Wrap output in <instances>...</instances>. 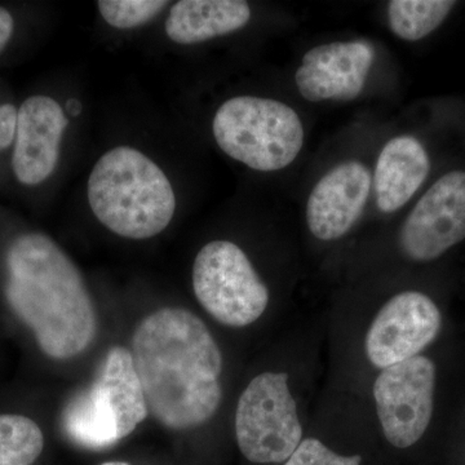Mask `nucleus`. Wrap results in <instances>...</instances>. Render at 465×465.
<instances>
[{"instance_id": "obj_1", "label": "nucleus", "mask_w": 465, "mask_h": 465, "mask_svg": "<svg viewBox=\"0 0 465 465\" xmlns=\"http://www.w3.org/2000/svg\"><path fill=\"white\" fill-rule=\"evenodd\" d=\"M134 366L149 412L174 430L203 425L223 399V356L200 317L182 308L159 309L134 333Z\"/></svg>"}, {"instance_id": "obj_2", "label": "nucleus", "mask_w": 465, "mask_h": 465, "mask_svg": "<svg viewBox=\"0 0 465 465\" xmlns=\"http://www.w3.org/2000/svg\"><path fill=\"white\" fill-rule=\"evenodd\" d=\"M5 299L52 360L84 353L96 338L97 317L74 262L47 235L23 234L7 251Z\"/></svg>"}, {"instance_id": "obj_3", "label": "nucleus", "mask_w": 465, "mask_h": 465, "mask_svg": "<svg viewBox=\"0 0 465 465\" xmlns=\"http://www.w3.org/2000/svg\"><path fill=\"white\" fill-rule=\"evenodd\" d=\"M88 202L97 220L128 240H148L170 225L176 210L173 185L162 168L128 146L109 150L88 179Z\"/></svg>"}, {"instance_id": "obj_4", "label": "nucleus", "mask_w": 465, "mask_h": 465, "mask_svg": "<svg viewBox=\"0 0 465 465\" xmlns=\"http://www.w3.org/2000/svg\"><path fill=\"white\" fill-rule=\"evenodd\" d=\"M148 415L131 351L112 347L94 381L66 403L63 427L76 445L100 450L130 436Z\"/></svg>"}, {"instance_id": "obj_5", "label": "nucleus", "mask_w": 465, "mask_h": 465, "mask_svg": "<svg viewBox=\"0 0 465 465\" xmlns=\"http://www.w3.org/2000/svg\"><path fill=\"white\" fill-rule=\"evenodd\" d=\"M213 131L225 154L262 173L290 166L304 145L298 113L281 101L262 97L226 101L216 112Z\"/></svg>"}, {"instance_id": "obj_6", "label": "nucleus", "mask_w": 465, "mask_h": 465, "mask_svg": "<svg viewBox=\"0 0 465 465\" xmlns=\"http://www.w3.org/2000/svg\"><path fill=\"white\" fill-rule=\"evenodd\" d=\"M235 439L252 463L286 461L302 440L298 406L286 372H262L241 394L235 411Z\"/></svg>"}, {"instance_id": "obj_7", "label": "nucleus", "mask_w": 465, "mask_h": 465, "mask_svg": "<svg viewBox=\"0 0 465 465\" xmlns=\"http://www.w3.org/2000/svg\"><path fill=\"white\" fill-rule=\"evenodd\" d=\"M193 290L204 311L229 327H246L264 314L269 291L235 243L213 241L193 265Z\"/></svg>"}, {"instance_id": "obj_8", "label": "nucleus", "mask_w": 465, "mask_h": 465, "mask_svg": "<svg viewBox=\"0 0 465 465\" xmlns=\"http://www.w3.org/2000/svg\"><path fill=\"white\" fill-rule=\"evenodd\" d=\"M436 366L430 358L416 356L382 369L374 382L376 412L391 445H415L432 420Z\"/></svg>"}, {"instance_id": "obj_9", "label": "nucleus", "mask_w": 465, "mask_h": 465, "mask_svg": "<svg viewBox=\"0 0 465 465\" xmlns=\"http://www.w3.org/2000/svg\"><path fill=\"white\" fill-rule=\"evenodd\" d=\"M465 240V173L452 171L425 193L407 216L401 249L415 262H432Z\"/></svg>"}, {"instance_id": "obj_10", "label": "nucleus", "mask_w": 465, "mask_h": 465, "mask_svg": "<svg viewBox=\"0 0 465 465\" xmlns=\"http://www.w3.org/2000/svg\"><path fill=\"white\" fill-rule=\"evenodd\" d=\"M442 324L439 307L418 291H406L388 300L366 335V354L379 369L418 356L437 338Z\"/></svg>"}, {"instance_id": "obj_11", "label": "nucleus", "mask_w": 465, "mask_h": 465, "mask_svg": "<svg viewBox=\"0 0 465 465\" xmlns=\"http://www.w3.org/2000/svg\"><path fill=\"white\" fill-rule=\"evenodd\" d=\"M374 48L362 41L317 45L302 57L295 74L302 96L312 103L357 99L374 63Z\"/></svg>"}, {"instance_id": "obj_12", "label": "nucleus", "mask_w": 465, "mask_h": 465, "mask_svg": "<svg viewBox=\"0 0 465 465\" xmlns=\"http://www.w3.org/2000/svg\"><path fill=\"white\" fill-rule=\"evenodd\" d=\"M67 121L60 104L48 96L24 101L17 112L12 167L18 182L38 185L54 173Z\"/></svg>"}, {"instance_id": "obj_13", "label": "nucleus", "mask_w": 465, "mask_h": 465, "mask_svg": "<svg viewBox=\"0 0 465 465\" xmlns=\"http://www.w3.org/2000/svg\"><path fill=\"white\" fill-rule=\"evenodd\" d=\"M371 183L369 168L357 161L344 162L324 174L308 198L312 234L321 241L344 237L362 215Z\"/></svg>"}, {"instance_id": "obj_14", "label": "nucleus", "mask_w": 465, "mask_h": 465, "mask_svg": "<svg viewBox=\"0 0 465 465\" xmlns=\"http://www.w3.org/2000/svg\"><path fill=\"white\" fill-rule=\"evenodd\" d=\"M430 170L427 150L411 136L394 137L385 143L376 162V202L382 213H391L414 197Z\"/></svg>"}, {"instance_id": "obj_15", "label": "nucleus", "mask_w": 465, "mask_h": 465, "mask_svg": "<svg viewBox=\"0 0 465 465\" xmlns=\"http://www.w3.org/2000/svg\"><path fill=\"white\" fill-rule=\"evenodd\" d=\"M250 18V5L242 0H182L171 8L166 33L174 43L195 45L237 32Z\"/></svg>"}, {"instance_id": "obj_16", "label": "nucleus", "mask_w": 465, "mask_h": 465, "mask_svg": "<svg viewBox=\"0 0 465 465\" xmlns=\"http://www.w3.org/2000/svg\"><path fill=\"white\" fill-rule=\"evenodd\" d=\"M454 5L449 0H393L388 5L391 30L403 41H420L446 20Z\"/></svg>"}, {"instance_id": "obj_17", "label": "nucleus", "mask_w": 465, "mask_h": 465, "mask_svg": "<svg viewBox=\"0 0 465 465\" xmlns=\"http://www.w3.org/2000/svg\"><path fill=\"white\" fill-rule=\"evenodd\" d=\"M45 449L41 427L24 415H0V465H32Z\"/></svg>"}, {"instance_id": "obj_18", "label": "nucleus", "mask_w": 465, "mask_h": 465, "mask_svg": "<svg viewBox=\"0 0 465 465\" xmlns=\"http://www.w3.org/2000/svg\"><path fill=\"white\" fill-rule=\"evenodd\" d=\"M163 0H100L101 16L115 29H134L153 20L166 8Z\"/></svg>"}, {"instance_id": "obj_19", "label": "nucleus", "mask_w": 465, "mask_h": 465, "mask_svg": "<svg viewBox=\"0 0 465 465\" xmlns=\"http://www.w3.org/2000/svg\"><path fill=\"white\" fill-rule=\"evenodd\" d=\"M360 455L344 457L336 454L324 443L316 439H305L300 442L298 449L287 459L284 465H361Z\"/></svg>"}, {"instance_id": "obj_20", "label": "nucleus", "mask_w": 465, "mask_h": 465, "mask_svg": "<svg viewBox=\"0 0 465 465\" xmlns=\"http://www.w3.org/2000/svg\"><path fill=\"white\" fill-rule=\"evenodd\" d=\"M17 112L11 104L0 105V152L9 148L16 137Z\"/></svg>"}, {"instance_id": "obj_21", "label": "nucleus", "mask_w": 465, "mask_h": 465, "mask_svg": "<svg viewBox=\"0 0 465 465\" xmlns=\"http://www.w3.org/2000/svg\"><path fill=\"white\" fill-rule=\"evenodd\" d=\"M15 23L14 17L7 9L0 7V52L7 47L14 34Z\"/></svg>"}, {"instance_id": "obj_22", "label": "nucleus", "mask_w": 465, "mask_h": 465, "mask_svg": "<svg viewBox=\"0 0 465 465\" xmlns=\"http://www.w3.org/2000/svg\"><path fill=\"white\" fill-rule=\"evenodd\" d=\"M66 109L69 110L70 114L76 116L81 114L82 105L78 100L72 99L67 101Z\"/></svg>"}, {"instance_id": "obj_23", "label": "nucleus", "mask_w": 465, "mask_h": 465, "mask_svg": "<svg viewBox=\"0 0 465 465\" xmlns=\"http://www.w3.org/2000/svg\"><path fill=\"white\" fill-rule=\"evenodd\" d=\"M101 465H130V464L125 463V461H108V463H104Z\"/></svg>"}]
</instances>
